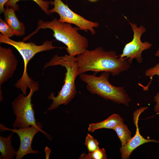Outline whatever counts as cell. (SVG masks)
Masks as SVG:
<instances>
[{
    "mask_svg": "<svg viewBox=\"0 0 159 159\" xmlns=\"http://www.w3.org/2000/svg\"><path fill=\"white\" fill-rule=\"evenodd\" d=\"M91 2H95L98 1V0H88Z\"/></svg>",
    "mask_w": 159,
    "mask_h": 159,
    "instance_id": "24",
    "label": "cell"
},
{
    "mask_svg": "<svg viewBox=\"0 0 159 159\" xmlns=\"http://www.w3.org/2000/svg\"><path fill=\"white\" fill-rule=\"evenodd\" d=\"M145 75L147 77H150L151 80H152L153 77L155 75L159 76V63H158L153 67L146 70L145 72ZM154 100L156 102L154 107V111L159 115V91L155 96Z\"/></svg>",
    "mask_w": 159,
    "mask_h": 159,
    "instance_id": "17",
    "label": "cell"
},
{
    "mask_svg": "<svg viewBox=\"0 0 159 159\" xmlns=\"http://www.w3.org/2000/svg\"><path fill=\"white\" fill-rule=\"evenodd\" d=\"M85 145L88 152H91L99 148V143L92 135L87 133L85 139Z\"/></svg>",
    "mask_w": 159,
    "mask_h": 159,
    "instance_id": "19",
    "label": "cell"
},
{
    "mask_svg": "<svg viewBox=\"0 0 159 159\" xmlns=\"http://www.w3.org/2000/svg\"><path fill=\"white\" fill-rule=\"evenodd\" d=\"M147 108V107H141L136 110L133 114L134 123L136 128V133L125 146H121L120 148V151L122 159H129L130 155L135 149L145 143L150 142L159 143V140L145 138L140 133L138 125L139 117L141 113Z\"/></svg>",
    "mask_w": 159,
    "mask_h": 159,
    "instance_id": "11",
    "label": "cell"
},
{
    "mask_svg": "<svg viewBox=\"0 0 159 159\" xmlns=\"http://www.w3.org/2000/svg\"><path fill=\"white\" fill-rule=\"evenodd\" d=\"M49 29L53 31L54 37L66 45V49L69 55L77 56L87 49L88 40L78 33L80 29L78 27H73L71 24L60 21L56 18L51 21L39 20L37 29L24 37L22 41L25 42L29 39L40 29Z\"/></svg>",
    "mask_w": 159,
    "mask_h": 159,
    "instance_id": "2",
    "label": "cell"
},
{
    "mask_svg": "<svg viewBox=\"0 0 159 159\" xmlns=\"http://www.w3.org/2000/svg\"><path fill=\"white\" fill-rule=\"evenodd\" d=\"M21 0H9L5 4L4 6H9L13 8L16 11L19 10V6L16 4L17 2ZM35 2L41 9L47 15H50L49 12L50 4L52 5V1L43 0H32Z\"/></svg>",
    "mask_w": 159,
    "mask_h": 159,
    "instance_id": "16",
    "label": "cell"
},
{
    "mask_svg": "<svg viewBox=\"0 0 159 159\" xmlns=\"http://www.w3.org/2000/svg\"><path fill=\"white\" fill-rule=\"evenodd\" d=\"M11 133L6 137L0 136L1 159H12L16 155L17 152L11 145Z\"/></svg>",
    "mask_w": 159,
    "mask_h": 159,
    "instance_id": "14",
    "label": "cell"
},
{
    "mask_svg": "<svg viewBox=\"0 0 159 159\" xmlns=\"http://www.w3.org/2000/svg\"><path fill=\"white\" fill-rule=\"evenodd\" d=\"M0 32L5 37L10 38L14 35V33L6 21L0 17Z\"/></svg>",
    "mask_w": 159,
    "mask_h": 159,
    "instance_id": "20",
    "label": "cell"
},
{
    "mask_svg": "<svg viewBox=\"0 0 159 159\" xmlns=\"http://www.w3.org/2000/svg\"><path fill=\"white\" fill-rule=\"evenodd\" d=\"M155 56H156L159 57V49L156 52L155 54Z\"/></svg>",
    "mask_w": 159,
    "mask_h": 159,
    "instance_id": "23",
    "label": "cell"
},
{
    "mask_svg": "<svg viewBox=\"0 0 159 159\" xmlns=\"http://www.w3.org/2000/svg\"><path fill=\"white\" fill-rule=\"evenodd\" d=\"M79 75L88 71L107 72L113 76L119 75L127 71L130 64L124 58H117L114 51H106L100 47L94 49H87L76 57Z\"/></svg>",
    "mask_w": 159,
    "mask_h": 159,
    "instance_id": "1",
    "label": "cell"
},
{
    "mask_svg": "<svg viewBox=\"0 0 159 159\" xmlns=\"http://www.w3.org/2000/svg\"><path fill=\"white\" fill-rule=\"evenodd\" d=\"M124 17L130 24L133 30V38L132 41L125 45L122 53L117 57L120 58L125 57V59H127V61L130 64L134 59L138 63H141L143 62L142 56V52L150 49L152 44L147 41L143 42L141 40V36L146 31V28L143 26L141 25L138 27L136 24L130 22L125 16Z\"/></svg>",
    "mask_w": 159,
    "mask_h": 159,
    "instance_id": "8",
    "label": "cell"
},
{
    "mask_svg": "<svg viewBox=\"0 0 159 159\" xmlns=\"http://www.w3.org/2000/svg\"><path fill=\"white\" fill-rule=\"evenodd\" d=\"M110 72H103L99 76L85 73L80 74V79L86 84V87L90 93L115 103L129 105L131 100L123 86L116 87L109 81Z\"/></svg>",
    "mask_w": 159,
    "mask_h": 159,
    "instance_id": "4",
    "label": "cell"
},
{
    "mask_svg": "<svg viewBox=\"0 0 159 159\" xmlns=\"http://www.w3.org/2000/svg\"><path fill=\"white\" fill-rule=\"evenodd\" d=\"M51 150L48 147H46L44 150L45 153L46 159H49V155Z\"/></svg>",
    "mask_w": 159,
    "mask_h": 159,
    "instance_id": "22",
    "label": "cell"
},
{
    "mask_svg": "<svg viewBox=\"0 0 159 159\" xmlns=\"http://www.w3.org/2000/svg\"><path fill=\"white\" fill-rule=\"evenodd\" d=\"M41 124L38 127L31 126L24 128L10 129L6 127L2 124H0V131H12L16 133L19 136L20 140V145L17 152L16 159H21L26 155L28 154H38L39 151L32 149V144L33 138L39 131L43 133L50 140H52V137L47 132L42 130Z\"/></svg>",
    "mask_w": 159,
    "mask_h": 159,
    "instance_id": "9",
    "label": "cell"
},
{
    "mask_svg": "<svg viewBox=\"0 0 159 159\" xmlns=\"http://www.w3.org/2000/svg\"><path fill=\"white\" fill-rule=\"evenodd\" d=\"M107 158L106 151L104 148H99L93 151L86 154L82 153L79 159H106Z\"/></svg>",
    "mask_w": 159,
    "mask_h": 159,
    "instance_id": "18",
    "label": "cell"
},
{
    "mask_svg": "<svg viewBox=\"0 0 159 159\" xmlns=\"http://www.w3.org/2000/svg\"><path fill=\"white\" fill-rule=\"evenodd\" d=\"M9 0H0V14L3 13L5 8L4 6L5 4Z\"/></svg>",
    "mask_w": 159,
    "mask_h": 159,
    "instance_id": "21",
    "label": "cell"
},
{
    "mask_svg": "<svg viewBox=\"0 0 159 159\" xmlns=\"http://www.w3.org/2000/svg\"><path fill=\"white\" fill-rule=\"evenodd\" d=\"M18 61L12 50L0 46V101L3 99L2 85L11 78L15 71Z\"/></svg>",
    "mask_w": 159,
    "mask_h": 159,
    "instance_id": "10",
    "label": "cell"
},
{
    "mask_svg": "<svg viewBox=\"0 0 159 159\" xmlns=\"http://www.w3.org/2000/svg\"><path fill=\"white\" fill-rule=\"evenodd\" d=\"M16 11L12 8L6 6L3 13L5 20L13 32L14 35L21 37L25 33L24 24L18 19L15 14Z\"/></svg>",
    "mask_w": 159,
    "mask_h": 159,
    "instance_id": "12",
    "label": "cell"
},
{
    "mask_svg": "<svg viewBox=\"0 0 159 159\" xmlns=\"http://www.w3.org/2000/svg\"><path fill=\"white\" fill-rule=\"evenodd\" d=\"M112 0L113 1H116L117 0Z\"/></svg>",
    "mask_w": 159,
    "mask_h": 159,
    "instance_id": "25",
    "label": "cell"
},
{
    "mask_svg": "<svg viewBox=\"0 0 159 159\" xmlns=\"http://www.w3.org/2000/svg\"><path fill=\"white\" fill-rule=\"evenodd\" d=\"M58 65L64 67L66 69L64 84L56 96H54L53 92L48 96V99L52 100V102L47 111L55 109L62 105H66L74 98L77 92L75 80L79 75V72L76 57L67 54L61 56L55 55L45 63L43 69L49 66Z\"/></svg>",
    "mask_w": 159,
    "mask_h": 159,
    "instance_id": "3",
    "label": "cell"
},
{
    "mask_svg": "<svg viewBox=\"0 0 159 159\" xmlns=\"http://www.w3.org/2000/svg\"><path fill=\"white\" fill-rule=\"evenodd\" d=\"M30 89V92L27 96L20 93L11 103L14 113L16 116L13 124L14 129L24 128L30 126L37 127L41 125L39 122H36L31 99L34 92L39 89L38 82L34 81Z\"/></svg>",
    "mask_w": 159,
    "mask_h": 159,
    "instance_id": "6",
    "label": "cell"
},
{
    "mask_svg": "<svg viewBox=\"0 0 159 159\" xmlns=\"http://www.w3.org/2000/svg\"><path fill=\"white\" fill-rule=\"evenodd\" d=\"M124 122L123 119L119 115L114 113L106 120L101 122L89 124L88 130L92 132L102 128L113 129L118 125Z\"/></svg>",
    "mask_w": 159,
    "mask_h": 159,
    "instance_id": "13",
    "label": "cell"
},
{
    "mask_svg": "<svg viewBox=\"0 0 159 159\" xmlns=\"http://www.w3.org/2000/svg\"><path fill=\"white\" fill-rule=\"evenodd\" d=\"M113 130L120 140L122 146H125L132 138L130 131L124 122L117 126Z\"/></svg>",
    "mask_w": 159,
    "mask_h": 159,
    "instance_id": "15",
    "label": "cell"
},
{
    "mask_svg": "<svg viewBox=\"0 0 159 159\" xmlns=\"http://www.w3.org/2000/svg\"><path fill=\"white\" fill-rule=\"evenodd\" d=\"M0 43L11 45L15 47L21 56L24 62V71L22 76L15 84V87L20 89L22 93L26 95V90L30 88L34 81L28 76L27 71L28 64L33 57L39 52L50 50L62 47H55L53 45L52 41H46L42 44L37 45L35 43L30 42L16 41L0 34Z\"/></svg>",
    "mask_w": 159,
    "mask_h": 159,
    "instance_id": "5",
    "label": "cell"
},
{
    "mask_svg": "<svg viewBox=\"0 0 159 159\" xmlns=\"http://www.w3.org/2000/svg\"><path fill=\"white\" fill-rule=\"evenodd\" d=\"M52 5H54V7L49 9V13L50 15L54 12L57 13L59 16V21L74 24L86 32L89 31L92 35L95 34L94 28L99 26L98 22L88 20L74 12L61 0L52 1Z\"/></svg>",
    "mask_w": 159,
    "mask_h": 159,
    "instance_id": "7",
    "label": "cell"
}]
</instances>
